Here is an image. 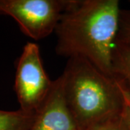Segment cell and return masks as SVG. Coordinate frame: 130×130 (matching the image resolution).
I'll return each instance as SVG.
<instances>
[{"mask_svg":"<svg viewBox=\"0 0 130 130\" xmlns=\"http://www.w3.org/2000/svg\"><path fill=\"white\" fill-rule=\"evenodd\" d=\"M120 12L118 0H72L54 31L56 53L85 59L114 77L113 49Z\"/></svg>","mask_w":130,"mask_h":130,"instance_id":"6da1fadb","label":"cell"},{"mask_svg":"<svg viewBox=\"0 0 130 130\" xmlns=\"http://www.w3.org/2000/svg\"><path fill=\"white\" fill-rule=\"evenodd\" d=\"M30 130H78L66 101L62 75L53 81Z\"/></svg>","mask_w":130,"mask_h":130,"instance_id":"5b68a950","label":"cell"},{"mask_svg":"<svg viewBox=\"0 0 130 130\" xmlns=\"http://www.w3.org/2000/svg\"><path fill=\"white\" fill-rule=\"evenodd\" d=\"M90 130H130L122 114L94 126Z\"/></svg>","mask_w":130,"mask_h":130,"instance_id":"9c48e42d","label":"cell"},{"mask_svg":"<svg viewBox=\"0 0 130 130\" xmlns=\"http://www.w3.org/2000/svg\"><path fill=\"white\" fill-rule=\"evenodd\" d=\"M113 74L125 85L130 93V46L115 42L113 49Z\"/></svg>","mask_w":130,"mask_h":130,"instance_id":"8992f818","label":"cell"},{"mask_svg":"<svg viewBox=\"0 0 130 130\" xmlns=\"http://www.w3.org/2000/svg\"><path fill=\"white\" fill-rule=\"evenodd\" d=\"M49 79L42 63L37 44L28 42L19 58L14 80V90L20 110L31 114L36 113L51 90Z\"/></svg>","mask_w":130,"mask_h":130,"instance_id":"277c9868","label":"cell"},{"mask_svg":"<svg viewBox=\"0 0 130 130\" xmlns=\"http://www.w3.org/2000/svg\"><path fill=\"white\" fill-rule=\"evenodd\" d=\"M72 0H0V14L9 16L22 32L38 41L55 31Z\"/></svg>","mask_w":130,"mask_h":130,"instance_id":"3957f363","label":"cell"},{"mask_svg":"<svg viewBox=\"0 0 130 130\" xmlns=\"http://www.w3.org/2000/svg\"><path fill=\"white\" fill-rule=\"evenodd\" d=\"M61 75L66 101L78 130H90L121 114L123 95L116 77L79 57L69 59Z\"/></svg>","mask_w":130,"mask_h":130,"instance_id":"7a4b0ae2","label":"cell"},{"mask_svg":"<svg viewBox=\"0 0 130 130\" xmlns=\"http://www.w3.org/2000/svg\"><path fill=\"white\" fill-rule=\"evenodd\" d=\"M116 42L130 46V9H121Z\"/></svg>","mask_w":130,"mask_h":130,"instance_id":"ba28073f","label":"cell"},{"mask_svg":"<svg viewBox=\"0 0 130 130\" xmlns=\"http://www.w3.org/2000/svg\"><path fill=\"white\" fill-rule=\"evenodd\" d=\"M36 118L22 110L7 111L0 110V130H30Z\"/></svg>","mask_w":130,"mask_h":130,"instance_id":"52a82bcc","label":"cell"},{"mask_svg":"<svg viewBox=\"0 0 130 130\" xmlns=\"http://www.w3.org/2000/svg\"><path fill=\"white\" fill-rule=\"evenodd\" d=\"M116 79H118L119 83L123 95V110L121 114L130 128V93L128 89L126 88L125 85L123 83V82L118 78Z\"/></svg>","mask_w":130,"mask_h":130,"instance_id":"30bf717a","label":"cell"}]
</instances>
